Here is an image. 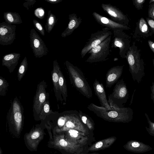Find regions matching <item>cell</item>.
Segmentation results:
<instances>
[{
  "mask_svg": "<svg viewBox=\"0 0 154 154\" xmlns=\"http://www.w3.org/2000/svg\"><path fill=\"white\" fill-rule=\"evenodd\" d=\"M87 108L97 117L109 122L128 123L133 118V110L129 107L108 109L91 103Z\"/></svg>",
  "mask_w": 154,
  "mask_h": 154,
  "instance_id": "1",
  "label": "cell"
},
{
  "mask_svg": "<svg viewBox=\"0 0 154 154\" xmlns=\"http://www.w3.org/2000/svg\"><path fill=\"white\" fill-rule=\"evenodd\" d=\"M24 108L17 97L11 101L10 108L6 116V125L14 138H19L24 123Z\"/></svg>",
  "mask_w": 154,
  "mask_h": 154,
  "instance_id": "2",
  "label": "cell"
},
{
  "mask_svg": "<svg viewBox=\"0 0 154 154\" xmlns=\"http://www.w3.org/2000/svg\"><path fill=\"white\" fill-rule=\"evenodd\" d=\"M133 80L140 83L145 75L144 62L141 57V50L134 42L127 51L126 57Z\"/></svg>",
  "mask_w": 154,
  "mask_h": 154,
  "instance_id": "3",
  "label": "cell"
},
{
  "mask_svg": "<svg viewBox=\"0 0 154 154\" xmlns=\"http://www.w3.org/2000/svg\"><path fill=\"white\" fill-rule=\"evenodd\" d=\"M71 84L87 98L92 97V89L82 71L68 60L65 62Z\"/></svg>",
  "mask_w": 154,
  "mask_h": 154,
  "instance_id": "4",
  "label": "cell"
},
{
  "mask_svg": "<svg viewBox=\"0 0 154 154\" xmlns=\"http://www.w3.org/2000/svg\"><path fill=\"white\" fill-rule=\"evenodd\" d=\"M129 98V93L126 84L123 79L116 83L112 94L108 96V102L112 108L124 107Z\"/></svg>",
  "mask_w": 154,
  "mask_h": 154,
  "instance_id": "5",
  "label": "cell"
},
{
  "mask_svg": "<svg viewBox=\"0 0 154 154\" xmlns=\"http://www.w3.org/2000/svg\"><path fill=\"white\" fill-rule=\"evenodd\" d=\"M63 115L65 119L63 125L60 128H55L53 133H60L70 129L76 130L85 134L88 133V128L81 121L77 111H68Z\"/></svg>",
  "mask_w": 154,
  "mask_h": 154,
  "instance_id": "6",
  "label": "cell"
},
{
  "mask_svg": "<svg viewBox=\"0 0 154 154\" xmlns=\"http://www.w3.org/2000/svg\"><path fill=\"white\" fill-rule=\"evenodd\" d=\"M112 35L100 44L92 48L88 53L90 55L85 61L96 63L106 60L110 54V45Z\"/></svg>",
  "mask_w": 154,
  "mask_h": 154,
  "instance_id": "7",
  "label": "cell"
},
{
  "mask_svg": "<svg viewBox=\"0 0 154 154\" xmlns=\"http://www.w3.org/2000/svg\"><path fill=\"white\" fill-rule=\"evenodd\" d=\"M47 85L43 80L38 84L33 105V112L34 119L39 120V116L45 102L48 99L49 93L47 92Z\"/></svg>",
  "mask_w": 154,
  "mask_h": 154,
  "instance_id": "8",
  "label": "cell"
},
{
  "mask_svg": "<svg viewBox=\"0 0 154 154\" xmlns=\"http://www.w3.org/2000/svg\"><path fill=\"white\" fill-rule=\"evenodd\" d=\"M46 134L43 128L39 125L33 126L29 132L26 133L24 136L25 145L30 151H36L39 143Z\"/></svg>",
  "mask_w": 154,
  "mask_h": 154,
  "instance_id": "9",
  "label": "cell"
},
{
  "mask_svg": "<svg viewBox=\"0 0 154 154\" xmlns=\"http://www.w3.org/2000/svg\"><path fill=\"white\" fill-rule=\"evenodd\" d=\"M112 32L113 37L111 47L118 48L119 55L121 58H125L126 53L131 46V37L122 29L114 30L112 31Z\"/></svg>",
  "mask_w": 154,
  "mask_h": 154,
  "instance_id": "10",
  "label": "cell"
},
{
  "mask_svg": "<svg viewBox=\"0 0 154 154\" xmlns=\"http://www.w3.org/2000/svg\"><path fill=\"white\" fill-rule=\"evenodd\" d=\"M48 144L51 147L63 149L69 153H73L82 146L77 143L66 139L63 133H53V138L49 140Z\"/></svg>",
  "mask_w": 154,
  "mask_h": 154,
  "instance_id": "11",
  "label": "cell"
},
{
  "mask_svg": "<svg viewBox=\"0 0 154 154\" xmlns=\"http://www.w3.org/2000/svg\"><path fill=\"white\" fill-rule=\"evenodd\" d=\"M112 34L111 30L106 27L92 33L81 50L80 53L81 57L83 58L92 48L100 44Z\"/></svg>",
  "mask_w": 154,
  "mask_h": 154,
  "instance_id": "12",
  "label": "cell"
},
{
  "mask_svg": "<svg viewBox=\"0 0 154 154\" xmlns=\"http://www.w3.org/2000/svg\"><path fill=\"white\" fill-rule=\"evenodd\" d=\"M29 37L30 46L35 57L40 58L46 55L48 49L35 29H31Z\"/></svg>",
  "mask_w": 154,
  "mask_h": 154,
  "instance_id": "13",
  "label": "cell"
},
{
  "mask_svg": "<svg viewBox=\"0 0 154 154\" xmlns=\"http://www.w3.org/2000/svg\"><path fill=\"white\" fill-rule=\"evenodd\" d=\"M16 26L2 22L0 23V44H11L16 38Z\"/></svg>",
  "mask_w": 154,
  "mask_h": 154,
  "instance_id": "14",
  "label": "cell"
},
{
  "mask_svg": "<svg viewBox=\"0 0 154 154\" xmlns=\"http://www.w3.org/2000/svg\"><path fill=\"white\" fill-rule=\"evenodd\" d=\"M103 10L112 19L119 23L128 26L129 20L127 16L116 6L109 4L103 3L101 5Z\"/></svg>",
  "mask_w": 154,
  "mask_h": 154,
  "instance_id": "15",
  "label": "cell"
},
{
  "mask_svg": "<svg viewBox=\"0 0 154 154\" xmlns=\"http://www.w3.org/2000/svg\"><path fill=\"white\" fill-rule=\"evenodd\" d=\"M93 16L97 23L112 31L117 29L129 30L130 28L128 26L117 23L112 19L101 15L96 12L92 14Z\"/></svg>",
  "mask_w": 154,
  "mask_h": 154,
  "instance_id": "16",
  "label": "cell"
},
{
  "mask_svg": "<svg viewBox=\"0 0 154 154\" xmlns=\"http://www.w3.org/2000/svg\"><path fill=\"white\" fill-rule=\"evenodd\" d=\"M62 133L64 134L66 139L82 146L85 144L88 140L85 134L76 130L70 129Z\"/></svg>",
  "mask_w": 154,
  "mask_h": 154,
  "instance_id": "17",
  "label": "cell"
},
{
  "mask_svg": "<svg viewBox=\"0 0 154 154\" xmlns=\"http://www.w3.org/2000/svg\"><path fill=\"white\" fill-rule=\"evenodd\" d=\"M124 66V65L114 66L108 70L106 76V88H110L118 81L122 75Z\"/></svg>",
  "mask_w": 154,
  "mask_h": 154,
  "instance_id": "18",
  "label": "cell"
},
{
  "mask_svg": "<svg viewBox=\"0 0 154 154\" xmlns=\"http://www.w3.org/2000/svg\"><path fill=\"white\" fill-rule=\"evenodd\" d=\"M126 150L135 153H141L150 151L152 148L148 145L136 140H131L124 145Z\"/></svg>",
  "mask_w": 154,
  "mask_h": 154,
  "instance_id": "19",
  "label": "cell"
},
{
  "mask_svg": "<svg viewBox=\"0 0 154 154\" xmlns=\"http://www.w3.org/2000/svg\"><path fill=\"white\" fill-rule=\"evenodd\" d=\"M60 69L59 63L56 60H54L53 68L51 71L52 81L53 85V89L57 101L62 102L63 99L60 91L59 84V71Z\"/></svg>",
  "mask_w": 154,
  "mask_h": 154,
  "instance_id": "20",
  "label": "cell"
},
{
  "mask_svg": "<svg viewBox=\"0 0 154 154\" xmlns=\"http://www.w3.org/2000/svg\"><path fill=\"white\" fill-rule=\"evenodd\" d=\"M93 86L95 93L99 100L101 106L108 109H112L108 103L103 85L100 83L96 79L93 83Z\"/></svg>",
  "mask_w": 154,
  "mask_h": 154,
  "instance_id": "21",
  "label": "cell"
},
{
  "mask_svg": "<svg viewBox=\"0 0 154 154\" xmlns=\"http://www.w3.org/2000/svg\"><path fill=\"white\" fill-rule=\"evenodd\" d=\"M20 57V53H11L3 56L2 65L8 69L10 73L12 72L17 65Z\"/></svg>",
  "mask_w": 154,
  "mask_h": 154,
  "instance_id": "22",
  "label": "cell"
},
{
  "mask_svg": "<svg viewBox=\"0 0 154 154\" xmlns=\"http://www.w3.org/2000/svg\"><path fill=\"white\" fill-rule=\"evenodd\" d=\"M69 22L65 29L61 33V36L65 38L71 35L73 31L77 29L82 22V19L78 17L75 13L69 14Z\"/></svg>",
  "mask_w": 154,
  "mask_h": 154,
  "instance_id": "23",
  "label": "cell"
},
{
  "mask_svg": "<svg viewBox=\"0 0 154 154\" xmlns=\"http://www.w3.org/2000/svg\"><path fill=\"white\" fill-rule=\"evenodd\" d=\"M116 138L112 137L102 140L95 143L88 149V151L103 150L109 147L115 141Z\"/></svg>",
  "mask_w": 154,
  "mask_h": 154,
  "instance_id": "24",
  "label": "cell"
},
{
  "mask_svg": "<svg viewBox=\"0 0 154 154\" xmlns=\"http://www.w3.org/2000/svg\"><path fill=\"white\" fill-rule=\"evenodd\" d=\"M134 35L140 37L145 38L151 35L147 23L142 17L137 23V26L135 30Z\"/></svg>",
  "mask_w": 154,
  "mask_h": 154,
  "instance_id": "25",
  "label": "cell"
},
{
  "mask_svg": "<svg viewBox=\"0 0 154 154\" xmlns=\"http://www.w3.org/2000/svg\"><path fill=\"white\" fill-rule=\"evenodd\" d=\"M3 18L6 23L11 24H20L23 22L20 15L16 12H4Z\"/></svg>",
  "mask_w": 154,
  "mask_h": 154,
  "instance_id": "26",
  "label": "cell"
},
{
  "mask_svg": "<svg viewBox=\"0 0 154 154\" xmlns=\"http://www.w3.org/2000/svg\"><path fill=\"white\" fill-rule=\"evenodd\" d=\"M59 88L63 100L66 101L67 95V89L66 79L60 69L59 71Z\"/></svg>",
  "mask_w": 154,
  "mask_h": 154,
  "instance_id": "27",
  "label": "cell"
},
{
  "mask_svg": "<svg viewBox=\"0 0 154 154\" xmlns=\"http://www.w3.org/2000/svg\"><path fill=\"white\" fill-rule=\"evenodd\" d=\"M57 21L56 16L51 10L48 11L46 22L45 27L46 32L50 33L53 29Z\"/></svg>",
  "mask_w": 154,
  "mask_h": 154,
  "instance_id": "28",
  "label": "cell"
},
{
  "mask_svg": "<svg viewBox=\"0 0 154 154\" xmlns=\"http://www.w3.org/2000/svg\"><path fill=\"white\" fill-rule=\"evenodd\" d=\"M79 115L82 122L88 129L93 131L94 129V123L91 118L80 110H79Z\"/></svg>",
  "mask_w": 154,
  "mask_h": 154,
  "instance_id": "29",
  "label": "cell"
},
{
  "mask_svg": "<svg viewBox=\"0 0 154 154\" xmlns=\"http://www.w3.org/2000/svg\"><path fill=\"white\" fill-rule=\"evenodd\" d=\"M54 113V112L51 109L49 102L48 99L43 105L39 116V120H44L46 117Z\"/></svg>",
  "mask_w": 154,
  "mask_h": 154,
  "instance_id": "30",
  "label": "cell"
},
{
  "mask_svg": "<svg viewBox=\"0 0 154 154\" xmlns=\"http://www.w3.org/2000/svg\"><path fill=\"white\" fill-rule=\"evenodd\" d=\"M28 65L27 58L25 56L20 63L18 70L17 77L19 81H21L27 69Z\"/></svg>",
  "mask_w": 154,
  "mask_h": 154,
  "instance_id": "31",
  "label": "cell"
},
{
  "mask_svg": "<svg viewBox=\"0 0 154 154\" xmlns=\"http://www.w3.org/2000/svg\"><path fill=\"white\" fill-rule=\"evenodd\" d=\"M9 86L7 81L1 76H0V96L6 95Z\"/></svg>",
  "mask_w": 154,
  "mask_h": 154,
  "instance_id": "32",
  "label": "cell"
},
{
  "mask_svg": "<svg viewBox=\"0 0 154 154\" xmlns=\"http://www.w3.org/2000/svg\"><path fill=\"white\" fill-rule=\"evenodd\" d=\"M145 115L149 125L148 127H145L146 130L150 135L154 137V122L151 121L147 114L145 113Z\"/></svg>",
  "mask_w": 154,
  "mask_h": 154,
  "instance_id": "33",
  "label": "cell"
},
{
  "mask_svg": "<svg viewBox=\"0 0 154 154\" xmlns=\"http://www.w3.org/2000/svg\"><path fill=\"white\" fill-rule=\"evenodd\" d=\"M33 23L35 29L42 36L45 35L44 29L41 23L35 19L33 20Z\"/></svg>",
  "mask_w": 154,
  "mask_h": 154,
  "instance_id": "34",
  "label": "cell"
},
{
  "mask_svg": "<svg viewBox=\"0 0 154 154\" xmlns=\"http://www.w3.org/2000/svg\"><path fill=\"white\" fill-rule=\"evenodd\" d=\"M35 16L38 18L42 19L45 16V11L42 8H39L35 9L34 11Z\"/></svg>",
  "mask_w": 154,
  "mask_h": 154,
  "instance_id": "35",
  "label": "cell"
},
{
  "mask_svg": "<svg viewBox=\"0 0 154 154\" xmlns=\"http://www.w3.org/2000/svg\"><path fill=\"white\" fill-rule=\"evenodd\" d=\"M145 0H134L132 1L133 5L137 10L143 9V4Z\"/></svg>",
  "mask_w": 154,
  "mask_h": 154,
  "instance_id": "36",
  "label": "cell"
},
{
  "mask_svg": "<svg viewBox=\"0 0 154 154\" xmlns=\"http://www.w3.org/2000/svg\"><path fill=\"white\" fill-rule=\"evenodd\" d=\"M148 17L154 20V2L150 4L149 5Z\"/></svg>",
  "mask_w": 154,
  "mask_h": 154,
  "instance_id": "37",
  "label": "cell"
},
{
  "mask_svg": "<svg viewBox=\"0 0 154 154\" xmlns=\"http://www.w3.org/2000/svg\"><path fill=\"white\" fill-rule=\"evenodd\" d=\"M36 2V1L35 0H25L23 5L27 10H29Z\"/></svg>",
  "mask_w": 154,
  "mask_h": 154,
  "instance_id": "38",
  "label": "cell"
},
{
  "mask_svg": "<svg viewBox=\"0 0 154 154\" xmlns=\"http://www.w3.org/2000/svg\"><path fill=\"white\" fill-rule=\"evenodd\" d=\"M147 22L152 30V32L154 34V20L149 17L146 18Z\"/></svg>",
  "mask_w": 154,
  "mask_h": 154,
  "instance_id": "39",
  "label": "cell"
},
{
  "mask_svg": "<svg viewBox=\"0 0 154 154\" xmlns=\"http://www.w3.org/2000/svg\"><path fill=\"white\" fill-rule=\"evenodd\" d=\"M150 88L151 91V99L152 100L154 104V82H152V85L150 86Z\"/></svg>",
  "mask_w": 154,
  "mask_h": 154,
  "instance_id": "40",
  "label": "cell"
},
{
  "mask_svg": "<svg viewBox=\"0 0 154 154\" xmlns=\"http://www.w3.org/2000/svg\"><path fill=\"white\" fill-rule=\"evenodd\" d=\"M148 43L150 49L154 53V42L149 40L148 41Z\"/></svg>",
  "mask_w": 154,
  "mask_h": 154,
  "instance_id": "41",
  "label": "cell"
},
{
  "mask_svg": "<svg viewBox=\"0 0 154 154\" xmlns=\"http://www.w3.org/2000/svg\"><path fill=\"white\" fill-rule=\"evenodd\" d=\"M45 1L52 4H57L62 1V0H45Z\"/></svg>",
  "mask_w": 154,
  "mask_h": 154,
  "instance_id": "42",
  "label": "cell"
},
{
  "mask_svg": "<svg viewBox=\"0 0 154 154\" xmlns=\"http://www.w3.org/2000/svg\"><path fill=\"white\" fill-rule=\"evenodd\" d=\"M154 2V0H151L149 1V4H151L152 3Z\"/></svg>",
  "mask_w": 154,
  "mask_h": 154,
  "instance_id": "43",
  "label": "cell"
},
{
  "mask_svg": "<svg viewBox=\"0 0 154 154\" xmlns=\"http://www.w3.org/2000/svg\"><path fill=\"white\" fill-rule=\"evenodd\" d=\"M152 63L153 64V66L154 67V59H152Z\"/></svg>",
  "mask_w": 154,
  "mask_h": 154,
  "instance_id": "44",
  "label": "cell"
},
{
  "mask_svg": "<svg viewBox=\"0 0 154 154\" xmlns=\"http://www.w3.org/2000/svg\"><path fill=\"white\" fill-rule=\"evenodd\" d=\"M99 154V153H96V152H94V153H91V154Z\"/></svg>",
  "mask_w": 154,
  "mask_h": 154,
  "instance_id": "45",
  "label": "cell"
}]
</instances>
